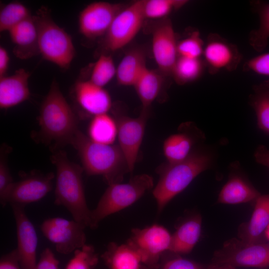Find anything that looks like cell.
<instances>
[{"label": "cell", "instance_id": "6da1fadb", "mask_svg": "<svg viewBox=\"0 0 269 269\" xmlns=\"http://www.w3.org/2000/svg\"><path fill=\"white\" fill-rule=\"evenodd\" d=\"M213 162L212 151L200 145L183 160L174 163L166 162L159 166L156 170L159 180L152 191L158 212L198 175L210 169Z\"/></svg>", "mask_w": 269, "mask_h": 269}, {"label": "cell", "instance_id": "7a4b0ae2", "mask_svg": "<svg viewBox=\"0 0 269 269\" xmlns=\"http://www.w3.org/2000/svg\"><path fill=\"white\" fill-rule=\"evenodd\" d=\"M70 143L76 149L84 171L88 175L102 176L109 185L122 182L130 173L127 160L118 144L95 142L78 130Z\"/></svg>", "mask_w": 269, "mask_h": 269}, {"label": "cell", "instance_id": "3957f363", "mask_svg": "<svg viewBox=\"0 0 269 269\" xmlns=\"http://www.w3.org/2000/svg\"><path fill=\"white\" fill-rule=\"evenodd\" d=\"M51 159L56 169L54 204L64 207L73 220L91 228V210L85 197L82 167L71 161L63 151L55 152Z\"/></svg>", "mask_w": 269, "mask_h": 269}, {"label": "cell", "instance_id": "277c9868", "mask_svg": "<svg viewBox=\"0 0 269 269\" xmlns=\"http://www.w3.org/2000/svg\"><path fill=\"white\" fill-rule=\"evenodd\" d=\"M38 121L43 136L58 143H70L78 130L77 118L55 80L41 104Z\"/></svg>", "mask_w": 269, "mask_h": 269}, {"label": "cell", "instance_id": "5b68a950", "mask_svg": "<svg viewBox=\"0 0 269 269\" xmlns=\"http://www.w3.org/2000/svg\"><path fill=\"white\" fill-rule=\"evenodd\" d=\"M33 17L37 30L39 53L61 68H68L75 55L70 35L54 21L45 6L40 7Z\"/></svg>", "mask_w": 269, "mask_h": 269}, {"label": "cell", "instance_id": "8992f818", "mask_svg": "<svg viewBox=\"0 0 269 269\" xmlns=\"http://www.w3.org/2000/svg\"><path fill=\"white\" fill-rule=\"evenodd\" d=\"M153 187L152 177L147 174L136 175L127 183L109 185L96 207L91 210V229L107 216L132 205Z\"/></svg>", "mask_w": 269, "mask_h": 269}, {"label": "cell", "instance_id": "52a82bcc", "mask_svg": "<svg viewBox=\"0 0 269 269\" xmlns=\"http://www.w3.org/2000/svg\"><path fill=\"white\" fill-rule=\"evenodd\" d=\"M212 263L229 265L235 268L269 267V242L248 243L232 239L215 252Z\"/></svg>", "mask_w": 269, "mask_h": 269}, {"label": "cell", "instance_id": "ba28073f", "mask_svg": "<svg viewBox=\"0 0 269 269\" xmlns=\"http://www.w3.org/2000/svg\"><path fill=\"white\" fill-rule=\"evenodd\" d=\"M145 19L143 0L135 1L124 7L116 16L104 36L105 49L114 52L129 44L141 29Z\"/></svg>", "mask_w": 269, "mask_h": 269}, {"label": "cell", "instance_id": "9c48e42d", "mask_svg": "<svg viewBox=\"0 0 269 269\" xmlns=\"http://www.w3.org/2000/svg\"><path fill=\"white\" fill-rule=\"evenodd\" d=\"M171 235L157 224L142 229L134 228L127 243L139 254L143 265L157 268L162 256L169 251Z\"/></svg>", "mask_w": 269, "mask_h": 269}, {"label": "cell", "instance_id": "30bf717a", "mask_svg": "<svg viewBox=\"0 0 269 269\" xmlns=\"http://www.w3.org/2000/svg\"><path fill=\"white\" fill-rule=\"evenodd\" d=\"M83 224L61 217L45 219L40 226L43 236L55 246L58 253L68 255L86 244Z\"/></svg>", "mask_w": 269, "mask_h": 269}, {"label": "cell", "instance_id": "8fae6325", "mask_svg": "<svg viewBox=\"0 0 269 269\" xmlns=\"http://www.w3.org/2000/svg\"><path fill=\"white\" fill-rule=\"evenodd\" d=\"M149 110H142L139 116L131 118L116 116L118 145L128 162L130 173L133 172L144 134Z\"/></svg>", "mask_w": 269, "mask_h": 269}, {"label": "cell", "instance_id": "7c38bea8", "mask_svg": "<svg viewBox=\"0 0 269 269\" xmlns=\"http://www.w3.org/2000/svg\"><path fill=\"white\" fill-rule=\"evenodd\" d=\"M202 57L206 68L212 75L222 70H235L242 59L237 46L216 33L208 35Z\"/></svg>", "mask_w": 269, "mask_h": 269}, {"label": "cell", "instance_id": "4fadbf2b", "mask_svg": "<svg viewBox=\"0 0 269 269\" xmlns=\"http://www.w3.org/2000/svg\"><path fill=\"white\" fill-rule=\"evenodd\" d=\"M177 35L171 20L162 19L156 24L152 33V49L158 71L164 76H171L178 58Z\"/></svg>", "mask_w": 269, "mask_h": 269}, {"label": "cell", "instance_id": "5bb4252c", "mask_svg": "<svg viewBox=\"0 0 269 269\" xmlns=\"http://www.w3.org/2000/svg\"><path fill=\"white\" fill-rule=\"evenodd\" d=\"M124 7L120 3L107 1L91 3L80 13L78 23L80 33L89 39L104 36L116 16Z\"/></svg>", "mask_w": 269, "mask_h": 269}, {"label": "cell", "instance_id": "9a60e30c", "mask_svg": "<svg viewBox=\"0 0 269 269\" xmlns=\"http://www.w3.org/2000/svg\"><path fill=\"white\" fill-rule=\"evenodd\" d=\"M54 175L32 173L14 182L8 191L2 207L7 204L25 206L44 198L52 189Z\"/></svg>", "mask_w": 269, "mask_h": 269}, {"label": "cell", "instance_id": "2e32d148", "mask_svg": "<svg viewBox=\"0 0 269 269\" xmlns=\"http://www.w3.org/2000/svg\"><path fill=\"white\" fill-rule=\"evenodd\" d=\"M16 224L17 244L15 249L21 269H35L38 237L33 224L27 217L24 206L11 204Z\"/></svg>", "mask_w": 269, "mask_h": 269}, {"label": "cell", "instance_id": "e0dca14e", "mask_svg": "<svg viewBox=\"0 0 269 269\" xmlns=\"http://www.w3.org/2000/svg\"><path fill=\"white\" fill-rule=\"evenodd\" d=\"M206 139L203 132L194 123H182L178 131L163 142L162 150L166 162L174 163L187 158Z\"/></svg>", "mask_w": 269, "mask_h": 269}, {"label": "cell", "instance_id": "ac0fdd59", "mask_svg": "<svg viewBox=\"0 0 269 269\" xmlns=\"http://www.w3.org/2000/svg\"><path fill=\"white\" fill-rule=\"evenodd\" d=\"M74 92L79 106L93 117L108 113L112 108V99L109 93L103 87L89 80L77 82Z\"/></svg>", "mask_w": 269, "mask_h": 269}, {"label": "cell", "instance_id": "d6986e66", "mask_svg": "<svg viewBox=\"0 0 269 269\" xmlns=\"http://www.w3.org/2000/svg\"><path fill=\"white\" fill-rule=\"evenodd\" d=\"M30 74L21 68L8 76L0 78V107L7 109L28 100L30 96L28 79Z\"/></svg>", "mask_w": 269, "mask_h": 269}, {"label": "cell", "instance_id": "ffe728a7", "mask_svg": "<svg viewBox=\"0 0 269 269\" xmlns=\"http://www.w3.org/2000/svg\"><path fill=\"white\" fill-rule=\"evenodd\" d=\"M269 225V194H261L255 201L250 220L239 228L240 239L248 243L263 242L262 238Z\"/></svg>", "mask_w": 269, "mask_h": 269}, {"label": "cell", "instance_id": "44dd1931", "mask_svg": "<svg viewBox=\"0 0 269 269\" xmlns=\"http://www.w3.org/2000/svg\"><path fill=\"white\" fill-rule=\"evenodd\" d=\"M8 32L15 45L13 53L17 57L26 59L39 53L37 30L33 16L19 23Z\"/></svg>", "mask_w": 269, "mask_h": 269}, {"label": "cell", "instance_id": "7402d4cb", "mask_svg": "<svg viewBox=\"0 0 269 269\" xmlns=\"http://www.w3.org/2000/svg\"><path fill=\"white\" fill-rule=\"evenodd\" d=\"M261 195L239 172H233L221 189L218 202L226 204H238L254 201Z\"/></svg>", "mask_w": 269, "mask_h": 269}, {"label": "cell", "instance_id": "603a6c76", "mask_svg": "<svg viewBox=\"0 0 269 269\" xmlns=\"http://www.w3.org/2000/svg\"><path fill=\"white\" fill-rule=\"evenodd\" d=\"M201 226L202 218L199 215L182 222L171 235L168 252L179 255L191 252L199 239Z\"/></svg>", "mask_w": 269, "mask_h": 269}, {"label": "cell", "instance_id": "cb8c5ba5", "mask_svg": "<svg viewBox=\"0 0 269 269\" xmlns=\"http://www.w3.org/2000/svg\"><path fill=\"white\" fill-rule=\"evenodd\" d=\"M101 257L109 269H142L143 265L138 252L127 243L110 242Z\"/></svg>", "mask_w": 269, "mask_h": 269}, {"label": "cell", "instance_id": "d4e9b609", "mask_svg": "<svg viewBox=\"0 0 269 269\" xmlns=\"http://www.w3.org/2000/svg\"><path fill=\"white\" fill-rule=\"evenodd\" d=\"M146 67L143 51L138 48L131 49L126 53L117 68L116 76L118 84L133 86Z\"/></svg>", "mask_w": 269, "mask_h": 269}, {"label": "cell", "instance_id": "484cf974", "mask_svg": "<svg viewBox=\"0 0 269 269\" xmlns=\"http://www.w3.org/2000/svg\"><path fill=\"white\" fill-rule=\"evenodd\" d=\"M164 77L159 71L147 67L138 77L133 86L142 104V110H149L158 97L163 85Z\"/></svg>", "mask_w": 269, "mask_h": 269}, {"label": "cell", "instance_id": "4316f807", "mask_svg": "<svg viewBox=\"0 0 269 269\" xmlns=\"http://www.w3.org/2000/svg\"><path fill=\"white\" fill-rule=\"evenodd\" d=\"M249 103L256 113L258 128L269 134V78L253 87Z\"/></svg>", "mask_w": 269, "mask_h": 269}, {"label": "cell", "instance_id": "83f0119b", "mask_svg": "<svg viewBox=\"0 0 269 269\" xmlns=\"http://www.w3.org/2000/svg\"><path fill=\"white\" fill-rule=\"evenodd\" d=\"M253 10L259 17L258 28L251 31L249 35V42L257 52L262 53L268 45L269 39V2L262 0L251 2Z\"/></svg>", "mask_w": 269, "mask_h": 269}, {"label": "cell", "instance_id": "f1b7e54d", "mask_svg": "<svg viewBox=\"0 0 269 269\" xmlns=\"http://www.w3.org/2000/svg\"><path fill=\"white\" fill-rule=\"evenodd\" d=\"M117 134L116 121L108 113L93 117L88 128V137L102 144H113Z\"/></svg>", "mask_w": 269, "mask_h": 269}, {"label": "cell", "instance_id": "f546056e", "mask_svg": "<svg viewBox=\"0 0 269 269\" xmlns=\"http://www.w3.org/2000/svg\"><path fill=\"white\" fill-rule=\"evenodd\" d=\"M205 67L201 58L178 56L171 76L178 85H184L197 80Z\"/></svg>", "mask_w": 269, "mask_h": 269}, {"label": "cell", "instance_id": "4dcf8cb0", "mask_svg": "<svg viewBox=\"0 0 269 269\" xmlns=\"http://www.w3.org/2000/svg\"><path fill=\"white\" fill-rule=\"evenodd\" d=\"M31 16L29 9L20 2H10L0 9V31H8Z\"/></svg>", "mask_w": 269, "mask_h": 269}, {"label": "cell", "instance_id": "1f68e13d", "mask_svg": "<svg viewBox=\"0 0 269 269\" xmlns=\"http://www.w3.org/2000/svg\"><path fill=\"white\" fill-rule=\"evenodd\" d=\"M188 2L186 0H143L145 19H163Z\"/></svg>", "mask_w": 269, "mask_h": 269}, {"label": "cell", "instance_id": "d6a6232c", "mask_svg": "<svg viewBox=\"0 0 269 269\" xmlns=\"http://www.w3.org/2000/svg\"><path fill=\"white\" fill-rule=\"evenodd\" d=\"M116 71L117 68L112 57L106 54H102L93 65L89 80L103 87L116 76Z\"/></svg>", "mask_w": 269, "mask_h": 269}, {"label": "cell", "instance_id": "836d02e7", "mask_svg": "<svg viewBox=\"0 0 269 269\" xmlns=\"http://www.w3.org/2000/svg\"><path fill=\"white\" fill-rule=\"evenodd\" d=\"M205 43L198 30H194L185 38L178 40L177 46L178 56L190 58H201Z\"/></svg>", "mask_w": 269, "mask_h": 269}, {"label": "cell", "instance_id": "e575fe53", "mask_svg": "<svg viewBox=\"0 0 269 269\" xmlns=\"http://www.w3.org/2000/svg\"><path fill=\"white\" fill-rule=\"evenodd\" d=\"M99 262L98 255L92 245L85 244L74 252L65 269H94Z\"/></svg>", "mask_w": 269, "mask_h": 269}, {"label": "cell", "instance_id": "d590c367", "mask_svg": "<svg viewBox=\"0 0 269 269\" xmlns=\"http://www.w3.org/2000/svg\"><path fill=\"white\" fill-rule=\"evenodd\" d=\"M157 269H204L200 264L169 252L161 257Z\"/></svg>", "mask_w": 269, "mask_h": 269}, {"label": "cell", "instance_id": "8d00e7d4", "mask_svg": "<svg viewBox=\"0 0 269 269\" xmlns=\"http://www.w3.org/2000/svg\"><path fill=\"white\" fill-rule=\"evenodd\" d=\"M1 150L0 158V202L2 206L5 198L14 182L7 162V150Z\"/></svg>", "mask_w": 269, "mask_h": 269}, {"label": "cell", "instance_id": "74e56055", "mask_svg": "<svg viewBox=\"0 0 269 269\" xmlns=\"http://www.w3.org/2000/svg\"><path fill=\"white\" fill-rule=\"evenodd\" d=\"M243 71L269 77V52L261 53L246 61Z\"/></svg>", "mask_w": 269, "mask_h": 269}, {"label": "cell", "instance_id": "f35d334b", "mask_svg": "<svg viewBox=\"0 0 269 269\" xmlns=\"http://www.w3.org/2000/svg\"><path fill=\"white\" fill-rule=\"evenodd\" d=\"M59 261L52 250L46 248L41 253L35 269H59Z\"/></svg>", "mask_w": 269, "mask_h": 269}, {"label": "cell", "instance_id": "ab89813d", "mask_svg": "<svg viewBox=\"0 0 269 269\" xmlns=\"http://www.w3.org/2000/svg\"><path fill=\"white\" fill-rule=\"evenodd\" d=\"M0 269H21L15 249L1 257Z\"/></svg>", "mask_w": 269, "mask_h": 269}, {"label": "cell", "instance_id": "60d3db41", "mask_svg": "<svg viewBox=\"0 0 269 269\" xmlns=\"http://www.w3.org/2000/svg\"><path fill=\"white\" fill-rule=\"evenodd\" d=\"M254 157L258 163L269 169V149L265 145H260L256 148Z\"/></svg>", "mask_w": 269, "mask_h": 269}, {"label": "cell", "instance_id": "b9f144b4", "mask_svg": "<svg viewBox=\"0 0 269 269\" xmlns=\"http://www.w3.org/2000/svg\"><path fill=\"white\" fill-rule=\"evenodd\" d=\"M9 62V57L7 50L2 46L0 47V78L5 76Z\"/></svg>", "mask_w": 269, "mask_h": 269}, {"label": "cell", "instance_id": "7bdbcfd3", "mask_svg": "<svg viewBox=\"0 0 269 269\" xmlns=\"http://www.w3.org/2000/svg\"><path fill=\"white\" fill-rule=\"evenodd\" d=\"M206 269H236L235 267L226 264L212 263Z\"/></svg>", "mask_w": 269, "mask_h": 269}, {"label": "cell", "instance_id": "ee69618b", "mask_svg": "<svg viewBox=\"0 0 269 269\" xmlns=\"http://www.w3.org/2000/svg\"><path fill=\"white\" fill-rule=\"evenodd\" d=\"M264 236L268 241V242H269V225L265 231Z\"/></svg>", "mask_w": 269, "mask_h": 269}, {"label": "cell", "instance_id": "f6af8a7d", "mask_svg": "<svg viewBox=\"0 0 269 269\" xmlns=\"http://www.w3.org/2000/svg\"><path fill=\"white\" fill-rule=\"evenodd\" d=\"M157 268H152V267H147L145 265H143L142 269H157Z\"/></svg>", "mask_w": 269, "mask_h": 269}]
</instances>
